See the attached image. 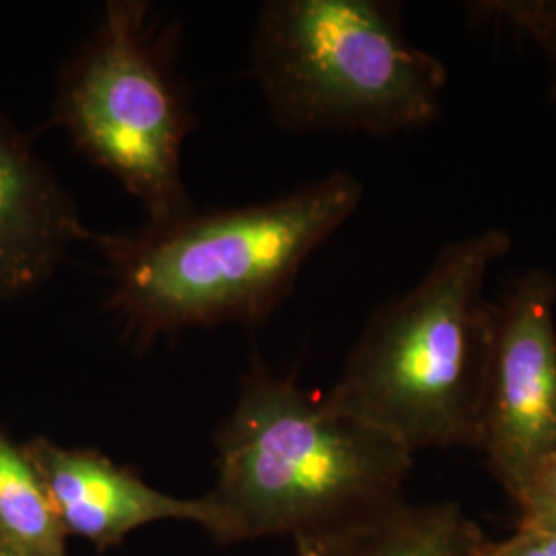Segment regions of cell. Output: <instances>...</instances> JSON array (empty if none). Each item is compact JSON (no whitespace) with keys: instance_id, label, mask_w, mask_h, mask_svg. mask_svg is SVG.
<instances>
[{"instance_id":"cell-4","label":"cell","mask_w":556,"mask_h":556,"mask_svg":"<svg viewBox=\"0 0 556 556\" xmlns=\"http://www.w3.org/2000/svg\"><path fill=\"white\" fill-rule=\"evenodd\" d=\"M250 68L275 124L295 135L413 132L439 118L450 79L390 0H268Z\"/></svg>"},{"instance_id":"cell-3","label":"cell","mask_w":556,"mask_h":556,"mask_svg":"<svg viewBox=\"0 0 556 556\" xmlns=\"http://www.w3.org/2000/svg\"><path fill=\"white\" fill-rule=\"evenodd\" d=\"M511 243L498 227L445 243L410 291L367 319L337 383L319 394L324 406L413 456L478 452L498 309L484 282Z\"/></svg>"},{"instance_id":"cell-12","label":"cell","mask_w":556,"mask_h":556,"mask_svg":"<svg viewBox=\"0 0 556 556\" xmlns=\"http://www.w3.org/2000/svg\"><path fill=\"white\" fill-rule=\"evenodd\" d=\"M514 501L519 507L517 528L556 532V454L538 468Z\"/></svg>"},{"instance_id":"cell-10","label":"cell","mask_w":556,"mask_h":556,"mask_svg":"<svg viewBox=\"0 0 556 556\" xmlns=\"http://www.w3.org/2000/svg\"><path fill=\"white\" fill-rule=\"evenodd\" d=\"M0 538L23 556H68L66 534L36 466L0 418Z\"/></svg>"},{"instance_id":"cell-8","label":"cell","mask_w":556,"mask_h":556,"mask_svg":"<svg viewBox=\"0 0 556 556\" xmlns=\"http://www.w3.org/2000/svg\"><path fill=\"white\" fill-rule=\"evenodd\" d=\"M89 236L73 194L31 139L0 114V301L41 289Z\"/></svg>"},{"instance_id":"cell-11","label":"cell","mask_w":556,"mask_h":556,"mask_svg":"<svg viewBox=\"0 0 556 556\" xmlns=\"http://www.w3.org/2000/svg\"><path fill=\"white\" fill-rule=\"evenodd\" d=\"M468 7L478 17L507 23L536 43L553 71L551 96L556 103V0H482Z\"/></svg>"},{"instance_id":"cell-14","label":"cell","mask_w":556,"mask_h":556,"mask_svg":"<svg viewBox=\"0 0 556 556\" xmlns=\"http://www.w3.org/2000/svg\"><path fill=\"white\" fill-rule=\"evenodd\" d=\"M0 556H23L9 544V542H4L2 538H0Z\"/></svg>"},{"instance_id":"cell-13","label":"cell","mask_w":556,"mask_h":556,"mask_svg":"<svg viewBox=\"0 0 556 556\" xmlns=\"http://www.w3.org/2000/svg\"><path fill=\"white\" fill-rule=\"evenodd\" d=\"M480 556H556V532L517 528L507 540H486Z\"/></svg>"},{"instance_id":"cell-7","label":"cell","mask_w":556,"mask_h":556,"mask_svg":"<svg viewBox=\"0 0 556 556\" xmlns=\"http://www.w3.org/2000/svg\"><path fill=\"white\" fill-rule=\"evenodd\" d=\"M23 450L36 466L66 536L108 551L135 530L169 519L213 530L215 516L206 498L161 493L98 450L66 447L43 435L23 441Z\"/></svg>"},{"instance_id":"cell-2","label":"cell","mask_w":556,"mask_h":556,"mask_svg":"<svg viewBox=\"0 0 556 556\" xmlns=\"http://www.w3.org/2000/svg\"><path fill=\"white\" fill-rule=\"evenodd\" d=\"M361 200L363 184L332 172L266 202L194 208L135 233L91 231L112 280L108 309L139 349L192 328L260 326Z\"/></svg>"},{"instance_id":"cell-1","label":"cell","mask_w":556,"mask_h":556,"mask_svg":"<svg viewBox=\"0 0 556 556\" xmlns=\"http://www.w3.org/2000/svg\"><path fill=\"white\" fill-rule=\"evenodd\" d=\"M217 482L204 495L220 544L289 538L318 556L404 503L413 454L332 413L295 376L254 358L215 433Z\"/></svg>"},{"instance_id":"cell-5","label":"cell","mask_w":556,"mask_h":556,"mask_svg":"<svg viewBox=\"0 0 556 556\" xmlns=\"http://www.w3.org/2000/svg\"><path fill=\"white\" fill-rule=\"evenodd\" d=\"M147 0H108L91 38L60 66L50 124L83 160L118 181L163 225L194 211L181 151L194 128L174 27Z\"/></svg>"},{"instance_id":"cell-9","label":"cell","mask_w":556,"mask_h":556,"mask_svg":"<svg viewBox=\"0 0 556 556\" xmlns=\"http://www.w3.org/2000/svg\"><path fill=\"white\" fill-rule=\"evenodd\" d=\"M489 538L457 503H400L318 556H480Z\"/></svg>"},{"instance_id":"cell-6","label":"cell","mask_w":556,"mask_h":556,"mask_svg":"<svg viewBox=\"0 0 556 556\" xmlns=\"http://www.w3.org/2000/svg\"><path fill=\"white\" fill-rule=\"evenodd\" d=\"M497 305L478 452L516 498L556 454V275L530 270Z\"/></svg>"}]
</instances>
